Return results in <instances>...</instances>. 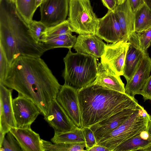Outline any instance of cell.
I'll return each mask as SVG.
<instances>
[{"label":"cell","instance_id":"6da1fadb","mask_svg":"<svg viewBox=\"0 0 151 151\" xmlns=\"http://www.w3.org/2000/svg\"><path fill=\"white\" fill-rule=\"evenodd\" d=\"M0 83L32 101L44 116L62 86L40 58L25 56L13 62Z\"/></svg>","mask_w":151,"mask_h":151},{"label":"cell","instance_id":"7a4b0ae2","mask_svg":"<svg viewBox=\"0 0 151 151\" xmlns=\"http://www.w3.org/2000/svg\"><path fill=\"white\" fill-rule=\"evenodd\" d=\"M0 45L10 65L21 56L40 58L47 51L34 40L15 3L0 0Z\"/></svg>","mask_w":151,"mask_h":151},{"label":"cell","instance_id":"3957f363","mask_svg":"<svg viewBox=\"0 0 151 151\" xmlns=\"http://www.w3.org/2000/svg\"><path fill=\"white\" fill-rule=\"evenodd\" d=\"M83 128L89 127L125 109L136 107L137 100L126 93L91 83L78 90Z\"/></svg>","mask_w":151,"mask_h":151},{"label":"cell","instance_id":"277c9868","mask_svg":"<svg viewBox=\"0 0 151 151\" xmlns=\"http://www.w3.org/2000/svg\"><path fill=\"white\" fill-rule=\"evenodd\" d=\"M65 67L62 74L65 83L79 90L88 86L97 75V59L88 55L69 49L63 58Z\"/></svg>","mask_w":151,"mask_h":151},{"label":"cell","instance_id":"5b68a950","mask_svg":"<svg viewBox=\"0 0 151 151\" xmlns=\"http://www.w3.org/2000/svg\"><path fill=\"white\" fill-rule=\"evenodd\" d=\"M151 117L140 105L123 124L111 133L104 135L97 144L113 150L120 144L142 131L147 129Z\"/></svg>","mask_w":151,"mask_h":151},{"label":"cell","instance_id":"8992f818","mask_svg":"<svg viewBox=\"0 0 151 151\" xmlns=\"http://www.w3.org/2000/svg\"><path fill=\"white\" fill-rule=\"evenodd\" d=\"M68 20L73 32L95 34L99 24L90 0H69Z\"/></svg>","mask_w":151,"mask_h":151},{"label":"cell","instance_id":"52a82bcc","mask_svg":"<svg viewBox=\"0 0 151 151\" xmlns=\"http://www.w3.org/2000/svg\"><path fill=\"white\" fill-rule=\"evenodd\" d=\"M78 91L64 83L61 86L56 99L75 125L82 128L83 122Z\"/></svg>","mask_w":151,"mask_h":151},{"label":"cell","instance_id":"ba28073f","mask_svg":"<svg viewBox=\"0 0 151 151\" xmlns=\"http://www.w3.org/2000/svg\"><path fill=\"white\" fill-rule=\"evenodd\" d=\"M12 107L17 128H31L32 124L41 113L33 102L19 94L12 100Z\"/></svg>","mask_w":151,"mask_h":151},{"label":"cell","instance_id":"9c48e42d","mask_svg":"<svg viewBox=\"0 0 151 151\" xmlns=\"http://www.w3.org/2000/svg\"><path fill=\"white\" fill-rule=\"evenodd\" d=\"M69 0H46L40 6V21L47 27L60 24L66 19Z\"/></svg>","mask_w":151,"mask_h":151},{"label":"cell","instance_id":"30bf717a","mask_svg":"<svg viewBox=\"0 0 151 151\" xmlns=\"http://www.w3.org/2000/svg\"><path fill=\"white\" fill-rule=\"evenodd\" d=\"M129 45L128 42L123 41L106 44L101 61L106 64L117 75L123 76Z\"/></svg>","mask_w":151,"mask_h":151},{"label":"cell","instance_id":"8fae6325","mask_svg":"<svg viewBox=\"0 0 151 151\" xmlns=\"http://www.w3.org/2000/svg\"><path fill=\"white\" fill-rule=\"evenodd\" d=\"M12 89L0 83V142L12 127H16L12 107Z\"/></svg>","mask_w":151,"mask_h":151},{"label":"cell","instance_id":"7c38bea8","mask_svg":"<svg viewBox=\"0 0 151 151\" xmlns=\"http://www.w3.org/2000/svg\"><path fill=\"white\" fill-rule=\"evenodd\" d=\"M44 117L55 132H64L77 127L56 99L50 102Z\"/></svg>","mask_w":151,"mask_h":151},{"label":"cell","instance_id":"4fadbf2b","mask_svg":"<svg viewBox=\"0 0 151 151\" xmlns=\"http://www.w3.org/2000/svg\"><path fill=\"white\" fill-rule=\"evenodd\" d=\"M95 34L107 43H114L123 40L121 28L113 11L108 10L103 17L99 19Z\"/></svg>","mask_w":151,"mask_h":151},{"label":"cell","instance_id":"5bb4252c","mask_svg":"<svg viewBox=\"0 0 151 151\" xmlns=\"http://www.w3.org/2000/svg\"><path fill=\"white\" fill-rule=\"evenodd\" d=\"M139 105L123 110L89 127L94 134L97 144L104 135L116 129L126 121Z\"/></svg>","mask_w":151,"mask_h":151},{"label":"cell","instance_id":"9a60e30c","mask_svg":"<svg viewBox=\"0 0 151 151\" xmlns=\"http://www.w3.org/2000/svg\"><path fill=\"white\" fill-rule=\"evenodd\" d=\"M151 71V58L147 52L145 53L130 79L127 82L125 93L134 97L138 94L150 76Z\"/></svg>","mask_w":151,"mask_h":151},{"label":"cell","instance_id":"2e32d148","mask_svg":"<svg viewBox=\"0 0 151 151\" xmlns=\"http://www.w3.org/2000/svg\"><path fill=\"white\" fill-rule=\"evenodd\" d=\"M102 40L94 34H81L77 37L73 48L77 52L101 58L106 46Z\"/></svg>","mask_w":151,"mask_h":151},{"label":"cell","instance_id":"e0dca14e","mask_svg":"<svg viewBox=\"0 0 151 151\" xmlns=\"http://www.w3.org/2000/svg\"><path fill=\"white\" fill-rule=\"evenodd\" d=\"M128 42L129 45L126 57L123 75L127 82L132 77L145 53L142 52L139 47L136 32H135L132 35Z\"/></svg>","mask_w":151,"mask_h":151},{"label":"cell","instance_id":"ac0fdd59","mask_svg":"<svg viewBox=\"0 0 151 151\" xmlns=\"http://www.w3.org/2000/svg\"><path fill=\"white\" fill-rule=\"evenodd\" d=\"M92 83L111 90L125 93L124 84L120 76L114 73L106 64L101 61L98 63L97 76Z\"/></svg>","mask_w":151,"mask_h":151},{"label":"cell","instance_id":"d6986e66","mask_svg":"<svg viewBox=\"0 0 151 151\" xmlns=\"http://www.w3.org/2000/svg\"><path fill=\"white\" fill-rule=\"evenodd\" d=\"M120 26L123 40L128 42L131 35L135 32V13L131 8L129 0H125L117 5L113 11Z\"/></svg>","mask_w":151,"mask_h":151},{"label":"cell","instance_id":"ffe728a7","mask_svg":"<svg viewBox=\"0 0 151 151\" xmlns=\"http://www.w3.org/2000/svg\"><path fill=\"white\" fill-rule=\"evenodd\" d=\"M9 131L19 143L22 151H44L39 134L31 128H12Z\"/></svg>","mask_w":151,"mask_h":151},{"label":"cell","instance_id":"44dd1931","mask_svg":"<svg viewBox=\"0 0 151 151\" xmlns=\"http://www.w3.org/2000/svg\"><path fill=\"white\" fill-rule=\"evenodd\" d=\"M151 143V137L147 129L123 142L113 151H141Z\"/></svg>","mask_w":151,"mask_h":151},{"label":"cell","instance_id":"7402d4cb","mask_svg":"<svg viewBox=\"0 0 151 151\" xmlns=\"http://www.w3.org/2000/svg\"><path fill=\"white\" fill-rule=\"evenodd\" d=\"M77 40L75 35L72 34L54 36H42L40 43L47 51L58 47H64L71 49Z\"/></svg>","mask_w":151,"mask_h":151},{"label":"cell","instance_id":"603a6c76","mask_svg":"<svg viewBox=\"0 0 151 151\" xmlns=\"http://www.w3.org/2000/svg\"><path fill=\"white\" fill-rule=\"evenodd\" d=\"M51 141L53 143L85 142L83 128L78 127L73 130L66 132H55L54 135Z\"/></svg>","mask_w":151,"mask_h":151},{"label":"cell","instance_id":"cb8c5ba5","mask_svg":"<svg viewBox=\"0 0 151 151\" xmlns=\"http://www.w3.org/2000/svg\"><path fill=\"white\" fill-rule=\"evenodd\" d=\"M134 13L135 32H139L151 28V10L145 4Z\"/></svg>","mask_w":151,"mask_h":151},{"label":"cell","instance_id":"d4e9b609","mask_svg":"<svg viewBox=\"0 0 151 151\" xmlns=\"http://www.w3.org/2000/svg\"><path fill=\"white\" fill-rule=\"evenodd\" d=\"M16 8L26 23L29 25L33 20L37 9L36 0H15Z\"/></svg>","mask_w":151,"mask_h":151},{"label":"cell","instance_id":"484cf974","mask_svg":"<svg viewBox=\"0 0 151 151\" xmlns=\"http://www.w3.org/2000/svg\"><path fill=\"white\" fill-rule=\"evenodd\" d=\"M44 151H85V142L77 143H58L52 144L41 139Z\"/></svg>","mask_w":151,"mask_h":151},{"label":"cell","instance_id":"4316f807","mask_svg":"<svg viewBox=\"0 0 151 151\" xmlns=\"http://www.w3.org/2000/svg\"><path fill=\"white\" fill-rule=\"evenodd\" d=\"M73 32V30L67 19L57 25L47 27L42 36H54L72 34Z\"/></svg>","mask_w":151,"mask_h":151},{"label":"cell","instance_id":"83f0119b","mask_svg":"<svg viewBox=\"0 0 151 151\" xmlns=\"http://www.w3.org/2000/svg\"><path fill=\"white\" fill-rule=\"evenodd\" d=\"M0 151H22L17 140L10 131L6 134L0 142Z\"/></svg>","mask_w":151,"mask_h":151},{"label":"cell","instance_id":"f1b7e54d","mask_svg":"<svg viewBox=\"0 0 151 151\" xmlns=\"http://www.w3.org/2000/svg\"><path fill=\"white\" fill-rule=\"evenodd\" d=\"M28 26L33 38L37 43H40L41 37L47 27L40 21L34 20Z\"/></svg>","mask_w":151,"mask_h":151},{"label":"cell","instance_id":"f546056e","mask_svg":"<svg viewBox=\"0 0 151 151\" xmlns=\"http://www.w3.org/2000/svg\"><path fill=\"white\" fill-rule=\"evenodd\" d=\"M136 33L140 49L144 53L147 52L151 45V28Z\"/></svg>","mask_w":151,"mask_h":151},{"label":"cell","instance_id":"4dcf8cb0","mask_svg":"<svg viewBox=\"0 0 151 151\" xmlns=\"http://www.w3.org/2000/svg\"><path fill=\"white\" fill-rule=\"evenodd\" d=\"M9 66L3 49L0 45V83L6 78Z\"/></svg>","mask_w":151,"mask_h":151},{"label":"cell","instance_id":"1f68e13d","mask_svg":"<svg viewBox=\"0 0 151 151\" xmlns=\"http://www.w3.org/2000/svg\"><path fill=\"white\" fill-rule=\"evenodd\" d=\"M83 129L86 145V151L97 144V142L94 134L89 127H83Z\"/></svg>","mask_w":151,"mask_h":151},{"label":"cell","instance_id":"d6a6232c","mask_svg":"<svg viewBox=\"0 0 151 151\" xmlns=\"http://www.w3.org/2000/svg\"><path fill=\"white\" fill-rule=\"evenodd\" d=\"M139 95H141L144 101L151 100V75L147 79Z\"/></svg>","mask_w":151,"mask_h":151},{"label":"cell","instance_id":"836d02e7","mask_svg":"<svg viewBox=\"0 0 151 151\" xmlns=\"http://www.w3.org/2000/svg\"><path fill=\"white\" fill-rule=\"evenodd\" d=\"M129 1L131 8L134 13L145 4L144 0H129Z\"/></svg>","mask_w":151,"mask_h":151},{"label":"cell","instance_id":"e575fe53","mask_svg":"<svg viewBox=\"0 0 151 151\" xmlns=\"http://www.w3.org/2000/svg\"><path fill=\"white\" fill-rule=\"evenodd\" d=\"M103 5L108 10L114 11L117 5L116 0H101Z\"/></svg>","mask_w":151,"mask_h":151},{"label":"cell","instance_id":"d590c367","mask_svg":"<svg viewBox=\"0 0 151 151\" xmlns=\"http://www.w3.org/2000/svg\"><path fill=\"white\" fill-rule=\"evenodd\" d=\"M87 151H110L108 148L96 144L86 150Z\"/></svg>","mask_w":151,"mask_h":151},{"label":"cell","instance_id":"8d00e7d4","mask_svg":"<svg viewBox=\"0 0 151 151\" xmlns=\"http://www.w3.org/2000/svg\"><path fill=\"white\" fill-rule=\"evenodd\" d=\"M147 131L149 135L151 137V116L149 119L147 127Z\"/></svg>","mask_w":151,"mask_h":151},{"label":"cell","instance_id":"74e56055","mask_svg":"<svg viewBox=\"0 0 151 151\" xmlns=\"http://www.w3.org/2000/svg\"><path fill=\"white\" fill-rule=\"evenodd\" d=\"M46 0H36V6L37 8L40 6V5Z\"/></svg>","mask_w":151,"mask_h":151},{"label":"cell","instance_id":"f35d334b","mask_svg":"<svg viewBox=\"0 0 151 151\" xmlns=\"http://www.w3.org/2000/svg\"><path fill=\"white\" fill-rule=\"evenodd\" d=\"M145 4L151 10V0H144Z\"/></svg>","mask_w":151,"mask_h":151},{"label":"cell","instance_id":"ab89813d","mask_svg":"<svg viewBox=\"0 0 151 151\" xmlns=\"http://www.w3.org/2000/svg\"><path fill=\"white\" fill-rule=\"evenodd\" d=\"M141 151H151V143L147 147L142 149Z\"/></svg>","mask_w":151,"mask_h":151},{"label":"cell","instance_id":"60d3db41","mask_svg":"<svg viewBox=\"0 0 151 151\" xmlns=\"http://www.w3.org/2000/svg\"><path fill=\"white\" fill-rule=\"evenodd\" d=\"M117 2V5L119 4L123 3L125 0H116Z\"/></svg>","mask_w":151,"mask_h":151},{"label":"cell","instance_id":"b9f144b4","mask_svg":"<svg viewBox=\"0 0 151 151\" xmlns=\"http://www.w3.org/2000/svg\"><path fill=\"white\" fill-rule=\"evenodd\" d=\"M9 0L10 1H11L13 2L14 3H15V0Z\"/></svg>","mask_w":151,"mask_h":151},{"label":"cell","instance_id":"7bdbcfd3","mask_svg":"<svg viewBox=\"0 0 151 151\" xmlns=\"http://www.w3.org/2000/svg\"></svg>","mask_w":151,"mask_h":151}]
</instances>
